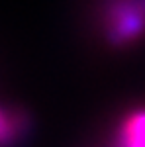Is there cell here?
<instances>
[{
    "label": "cell",
    "instance_id": "obj_2",
    "mask_svg": "<svg viewBox=\"0 0 145 147\" xmlns=\"http://www.w3.org/2000/svg\"><path fill=\"white\" fill-rule=\"evenodd\" d=\"M116 147H145V110L134 112L125 118Z\"/></svg>",
    "mask_w": 145,
    "mask_h": 147
},
{
    "label": "cell",
    "instance_id": "obj_1",
    "mask_svg": "<svg viewBox=\"0 0 145 147\" xmlns=\"http://www.w3.org/2000/svg\"><path fill=\"white\" fill-rule=\"evenodd\" d=\"M106 39L125 45L145 34V0H112L104 14Z\"/></svg>",
    "mask_w": 145,
    "mask_h": 147
}]
</instances>
